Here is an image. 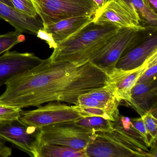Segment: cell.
I'll return each instance as SVG.
<instances>
[{"mask_svg": "<svg viewBox=\"0 0 157 157\" xmlns=\"http://www.w3.org/2000/svg\"><path fill=\"white\" fill-rule=\"evenodd\" d=\"M83 117L72 105L51 102L31 111H22L20 119L23 123L41 128L49 125L74 122Z\"/></svg>", "mask_w": 157, "mask_h": 157, "instance_id": "cell-8", "label": "cell"}, {"mask_svg": "<svg viewBox=\"0 0 157 157\" xmlns=\"http://www.w3.org/2000/svg\"><path fill=\"white\" fill-rule=\"evenodd\" d=\"M118 104H108L100 101L88 95V94L81 95L78 98V105L88 107L102 108L108 110L117 117L119 116Z\"/></svg>", "mask_w": 157, "mask_h": 157, "instance_id": "cell-20", "label": "cell"}, {"mask_svg": "<svg viewBox=\"0 0 157 157\" xmlns=\"http://www.w3.org/2000/svg\"><path fill=\"white\" fill-rule=\"evenodd\" d=\"M113 123L114 129L117 132L134 145L151 153L146 140L134 127L130 118L119 115Z\"/></svg>", "mask_w": 157, "mask_h": 157, "instance_id": "cell-16", "label": "cell"}, {"mask_svg": "<svg viewBox=\"0 0 157 157\" xmlns=\"http://www.w3.org/2000/svg\"><path fill=\"white\" fill-rule=\"evenodd\" d=\"M147 7L157 14V0H144Z\"/></svg>", "mask_w": 157, "mask_h": 157, "instance_id": "cell-31", "label": "cell"}, {"mask_svg": "<svg viewBox=\"0 0 157 157\" xmlns=\"http://www.w3.org/2000/svg\"><path fill=\"white\" fill-rule=\"evenodd\" d=\"M72 107L78 112L83 117L90 116L101 117L105 119L114 122L118 117L108 110L102 108L88 107L80 105H72Z\"/></svg>", "mask_w": 157, "mask_h": 157, "instance_id": "cell-23", "label": "cell"}, {"mask_svg": "<svg viewBox=\"0 0 157 157\" xmlns=\"http://www.w3.org/2000/svg\"><path fill=\"white\" fill-rule=\"evenodd\" d=\"M93 17L89 15L73 16L44 26V29L52 35L55 42L58 44L91 23Z\"/></svg>", "mask_w": 157, "mask_h": 157, "instance_id": "cell-14", "label": "cell"}, {"mask_svg": "<svg viewBox=\"0 0 157 157\" xmlns=\"http://www.w3.org/2000/svg\"><path fill=\"white\" fill-rule=\"evenodd\" d=\"M14 8L29 17L37 18L38 16L32 0H10Z\"/></svg>", "mask_w": 157, "mask_h": 157, "instance_id": "cell-25", "label": "cell"}, {"mask_svg": "<svg viewBox=\"0 0 157 157\" xmlns=\"http://www.w3.org/2000/svg\"><path fill=\"white\" fill-rule=\"evenodd\" d=\"M141 117L145 123L151 138L153 142H157V109L147 112Z\"/></svg>", "mask_w": 157, "mask_h": 157, "instance_id": "cell-24", "label": "cell"}, {"mask_svg": "<svg viewBox=\"0 0 157 157\" xmlns=\"http://www.w3.org/2000/svg\"><path fill=\"white\" fill-rule=\"evenodd\" d=\"M42 142L84 150L96 137V132L83 128L74 122L49 125L41 128Z\"/></svg>", "mask_w": 157, "mask_h": 157, "instance_id": "cell-4", "label": "cell"}, {"mask_svg": "<svg viewBox=\"0 0 157 157\" xmlns=\"http://www.w3.org/2000/svg\"><path fill=\"white\" fill-rule=\"evenodd\" d=\"M22 33V32L16 30L0 35V55L9 51L17 44L25 41V36Z\"/></svg>", "mask_w": 157, "mask_h": 157, "instance_id": "cell-21", "label": "cell"}, {"mask_svg": "<svg viewBox=\"0 0 157 157\" xmlns=\"http://www.w3.org/2000/svg\"><path fill=\"white\" fill-rule=\"evenodd\" d=\"M74 123L83 128L95 132H110L114 130L113 121L101 117H82L74 121Z\"/></svg>", "mask_w": 157, "mask_h": 157, "instance_id": "cell-19", "label": "cell"}, {"mask_svg": "<svg viewBox=\"0 0 157 157\" xmlns=\"http://www.w3.org/2000/svg\"><path fill=\"white\" fill-rule=\"evenodd\" d=\"M44 26L73 16H93L98 7L92 0H32Z\"/></svg>", "mask_w": 157, "mask_h": 157, "instance_id": "cell-3", "label": "cell"}, {"mask_svg": "<svg viewBox=\"0 0 157 157\" xmlns=\"http://www.w3.org/2000/svg\"><path fill=\"white\" fill-rule=\"evenodd\" d=\"M96 137L85 148L87 157H143L141 150L114 129L96 132Z\"/></svg>", "mask_w": 157, "mask_h": 157, "instance_id": "cell-5", "label": "cell"}, {"mask_svg": "<svg viewBox=\"0 0 157 157\" xmlns=\"http://www.w3.org/2000/svg\"><path fill=\"white\" fill-rule=\"evenodd\" d=\"M138 14L144 27H157V14L150 10L144 0H122Z\"/></svg>", "mask_w": 157, "mask_h": 157, "instance_id": "cell-18", "label": "cell"}, {"mask_svg": "<svg viewBox=\"0 0 157 157\" xmlns=\"http://www.w3.org/2000/svg\"><path fill=\"white\" fill-rule=\"evenodd\" d=\"M88 95L101 102L108 104H120L112 87L107 85L88 93Z\"/></svg>", "mask_w": 157, "mask_h": 157, "instance_id": "cell-22", "label": "cell"}, {"mask_svg": "<svg viewBox=\"0 0 157 157\" xmlns=\"http://www.w3.org/2000/svg\"><path fill=\"white\" fill-rule=\"evenodd\" d=\"M0 2L8 5V6L14 8V6H13V4L12 3L10 0H0Z\"/></svg>", "mask_w": 157, "mask_h": 157, "instance_id": "cell-33", "label": "cell"}, {"mask_svg": "<svg viewBox=\"0 0 157 157\" xmlns=\"http://www.w3.org/2000/svg\"><path fill=\"white\" fill-rule=\"evenodd\" d=\"M140 30L131 28H120L90 62L107 72L113 69Z\"/></svg>", "mask_w": 157, "mask_h": 157, "instance_id": "cell-10", "label": "cell"}, {"mask_svg": "<svg viewBox=\"0 0 157 157\" xmlns=\"http://www.w3.org/2000/svg\"><path fill=\"white\" fill-rule=\"evenodd\" d=\"M12 153V150L11 148L6 146L0 140V157H8L10 156Z\"/></svg>", "mask_w": 157, "mask_h": 157, "instance_id": "cell-30", "label": "cell"}, {"mask_svg": "<svg viewBox=\"0 0 157 157\" xmlns=\"http://www.w3.org/2000/svg\"><path fill=\"white\" fill-rule=\"evenodd\" d=\"M41 135V128L25 124L20 118L0 121V140L11 143L31 157H38Z\"/></svg>", "mask_w": 157, "mask_h": 157, "instance_id": "cell-7", "label": "cell"}, {"mask_svg": "<svg viewBox=\"0 0 157 157\" xmlns=\"http://www.w3.org/2000/svg\"><path fill=\"white\" fill-rule=\"evenodd\" d=\"M92 1L98 7V9L102 8L107 1V0H92Z\"/></svg>", "mask_w": 157, "mask_h": 157, "instance_id": "cell-32", "label": "cell"}, {"mask_svg": "<svg viewBox=\"0 0 157 157\" xmlns=\"http://www.w3.org/2000/svg\"><path fill=\"white\" fill-rule=\"evenodd\" d=\"M106 71L90 62L44 59L38 66L11 78L0 95V105L21 108L45 103L64 102L78 105V98L107 85Z\"/></svg>", "mask_w": 157, "mask_h": 157, "instance_id": "cell-1", "label": "cell"}, {"mask_svg": "<svg viewBox=\"0 0 157 157\" xmlns=\"http://www.w3.org/2000/svg\"><path fill=\"white\" fill-rule=\"evenodd\" d=\"M120 28L93 22L57 44L49 58L52 61H70L77 65L90 62Z\"/></svg>", "mask_w": 157, "mask_h": 157, "instance_id": "cell-2", "label": "cell"}, {"mask_svg": "<svg viewBox=\"0 0 157 157\" xmlns=\"http://www.w3.org/2000/svg\"><path fill=\"white\" fill-rule=\"evenodd\" d=\"M156 54L157 53L152 55L142 66L135 69L124 71L115 68L108 71V85L114 91L117 100L120 102L123 101L128 105L129 104L131 101V90Z\"/></svg>", "mask_w": 157, "mask_h": 157, "instance_id": "cell-12", "label": "cell"}, {"mask_svg": "<svg viewBox=\"0 0 157 157\" xmlns=\"http://www.w3.org/2000/svg\"><path fill=\"white\" fill-rule=\"evenodd\" d=\"M44 60L33 53L5 52L0 56V87L11 78L38 66Z\"/></svg>", "mask_w": 157, "mask_h": 157, "instance_id": "cell-11", "label": "cell"}, {"mask_svg": "<svg viewBox=\"0 0 157 157\" xmlns=\"http://www.w3.org/2000/svg\"><path fill=\"white\" fill-rule=\"evenodd\" d=\"M0 18L23 33L36 35L40 29L44 28L42 21L37 18L29 17L13 7L0 2Z\"/></svg>", "mask_w": 157, "mask_h": 157, "instance_id": "cell-15", "label": "cell"}, {"mask_svg": "<svg viewBox=\"0 0 157 157\" xmlns=\"http://www.w3.org/2000/svg\"><path fill=\"white\" fill-rule=\"evenodd\" d=\"M130 120L134 127L146 140L150 147H151L152 145L156 143L157 142H153L150 137L146 125L141 117L138 118H130Z\"/></svg>", "mask_w": 157, "mask_h": 157, "instance_id": "cell-28", "label": "cell"}, {"mask_svg": "<svg viewBox=\"0 0 157 157\" xmlns=\"http://www.w3.org/2000/svg\"><path fill=\"white\" fill-rule=\"evenodd\" d=\"M97 25H108L118 28H131L141 30V25L137 13L122 0H108L93 17Z\"/></svg>", "mask_w": 157, "mask_h": 157, "instance_id": "cell-9", "label": "cell"}, {"mask_svg": "<svg viewBox=\"0 0 157 157\" xmlns=\"http://www.w3.org/2000/svg\"><path fill=\"white\" fill-rule=\"evenodd\" d=\"M157 79L136 84L131 91V101L128 105L140 116L157 109Z\"/></svg>", "mask_w": 157, "mask_h": 157, "instance_id": "cell-13", "label": "cell"}, {"mask_svg": "<svg viewBox=\"0 0 157 157\" xmlns=\"http://www.w3.org/2000/svg\"><path fill=\"white\" fill-rule=\"evenodd\" d=\"M38 157H87L84 150L41 142Z\"/></svg>", "mask_w": 157, "mask_h": 157, "instance_id": "cell-17", "label": "cell"}, {"mask_svg": "<svg viewBox=\"0 0 157 157\" xmlns=\"http://www.w3.org/2000/svg\"><path fill=\"white\" fill-rule=\"evenodd\" d=\"M156 53L157 27H145L139 31L134 41L118 59L115 68L124 71L135 69Z\"/></svg>", "mask_w": 157, "mask_h": 157, "instance_id": "cell-6", "label": "cell"}, {"mask_svg": "<svg viewBox=\"0 0 157 157\" xmlns=\"http://www.w3.org/2000/svg\"><path fill=\"white\" fill-rule=\"evenodd\" d=\"M22 111V108L17 106L0 105V121L19 119Z\"/></svg>", "mask_w": 157, "mask_h": 157, "instance_id": "cell-27", "label": "cell"}, {"mask_svg": "<svg viewBox=\"0 0 157 157\" xmlns=\"http://www.w3.org/2000/svg\"><path fill=\"white\" fill-rule=\"evenodd\" d=\"M36 35L38 38L45 41L48 44L50 48L55 49L57 47V44L55 42L52 35L44 30V28L40 29Z\"/></svg>", "mask_w": 157, "mask_h": 157, "instance_id": "cell-29", "label": "cell"}, {"mask_svg": "<svg viewBox=\"0 0 157 157\" xmlns=\"http://www.w3.org/2000/svg\"><path fill=\"white\" fill-rule=\"evenodd\" d=\"M157 54L153 56L147 67L140 75L136 84L145 83L157 79Z\"/></svg>", "mask_w": 157, "mask_h": 157, "instance_id": "cell-26", "label": "cell"}]
</instances>
